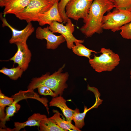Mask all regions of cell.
Wrapping results in <instances>:
<instances>
[{
	"label": "cell",
	"instance_id": "cell-7",
	"mask_svg": "<svg viewBox=\"0 0 131 131\" xmlns=\"http://www.w3.org/2000/svg\"><path fill=\"white\" fill-rule=\"evenodd\" d=\"M49 29L53 33H58L61 34L65 39L67 48L72 49L76 42L81 43L84 40H79L73 36V33L74 30V27L71 20L68 18L65 25L63 23L55 21H52L49 26Z\"/></svg>",
	"mask_w": 131,
	"mask_h": 131
},
{
	"label": "cell",
	"instance_id": "cell-2",
	"mask_svg": "<svg viewBox=\"0 0 131 131\" xmlns=\"http://www.w3.org/2000/svg\"><path fill=\"white\" fill-rule=\"evenodd\" d=\"M65 66L64 64L52 74L48 72L40 77L33 78L27 87L28 89L34 90L40 86H45L51 89L57 96H62L65 89L67 88L66 82L69 77L68 72L62 73Z\"/></svg>",
	"mask_w": 131,
	"mask_h": 131
},
{
	"label": "cell",
	"instance_id": "cell-11",
	"mask_svg": "<svg viewBox=\"0 0 131 131\" xmlns=\"http://www.w3.org/2000/svg\"><path fill=\"white\" fill-rule=\"evenodd\" d=\"M32 0H4L0 2L1 7H4L3 16L8 14L16 16L21 12Z\"/></svg>",
	"mask_w": 131,
	"mask_h": 131
},
{
	"label": "cell",
	"instance_id": "cell-12",
	"mask_svg": "<svg viewBox=\"0 0 131 131\" xmlns=\"http://www.w3.org/2000/svg\"><path fill=\"white\" fill-rule=\"evenodd\" d=\"M58 4V2L54 3L48 10L39 14L36 21L38 22L40 25H49L54 21L60 23L63 22L59 12Z\"/></svg>",
	"mask_w": 131,
	"mask_h": 131
},
{
	"label": "cell",
	"instance_id": "cell-20",
	"mask_svg": "<svg viewBox=\"0 0 131 131\" xmlns=\"http://www.w3.org/2000/svg\"><path fill=\"white\" fill-rule=\"evenodd\" d=\"M113 3L114 7L120 10L131 11V0H109Z\"/></svg>",
	"mask_w": 131,
	"mask_h": 131
},
{
	"label": "cell",
	"instance_id": "cell-27",
	"mask_svg": "<svg viewBox=\"0 0 131 131\" xmlns=\"http://www.w3.org/2000/svg\"><path fill=\"white\" fill-rule=\"evenodd\" d=\"M4 0H0V2Z\"/></svg>",
	"mask_w": 131,
	"mask_h": 131
},
{
	"label": "cell",
	"instance_id": "cell-25",
	"mask_svg": "<svg viewBox=\"0 0 131 131\" xmlns=\"http://www.w3.org/2000/svg\"><path fill=\"white\" fill-rule=\"evenodd\" d=\"M48 1L52 3L53 4L54 3L58 2L59 0H48Z\"/></svg>",
	"mask_w": 131,
	"mask_h": 131
},
{
	"label": "cell",
	"instance_id": "cell-13",
	"mask_svg": "<svg viewBox=\"0 0 131 131\" xmlns=\"http://www.w3.org/2000/svg\"><path fill=\"white\" fill-rule=\"evenodd\" d=\"M66 100L62 96L53 98L49 103L50 106H55L59 108L66 118V120L71 123L75 109L68 107L66 104Z\"/></svg>",
	"mask_w": 131,
	"mask_h": 131
},
{
	"label": "cell",
	"instance_id": "cell-17",
	"mask_svg": "<svg viewBox=\"0 0 131 131\" xmlns=\"http://www.w3.org/2000/svg\"><path fill=\"white\" fill-rule=\"evenodd\" d=\"M39 127L40 131H65L49 118L41 121Z\"/></svg>",
	"mask_w": 131,
	"mask_h": 131
},
{
	"label": "cell",
	"instance_id": "cell-9",
	"mask_svg": "<svg viewBox=\"0 0 131 131\" xmlns=\"http://www.w3.org/2000/svg\"><path fill=\"white\" fill-rule=\"evenodd\" d=\"M2 13L0 14V18L2 22L3 27L7 26L11 30L12 35L9 41V43L12 44L17 42H26L29 37L34 31V28L31 22L28 23L26 26L23 30L16 29L11 26L7 22L5 17L2 16Z\"/></svg>",
	"mask_w": 131,
	"mask_h": 131
},
{
	"label": "cell",
	"instance_id": "cell-6",
	"mask_svg": "<svg viewBox=\"0 0 131 131\" xmlns=\"http://www.w3.org/2000/svg\"><path fill=\"white\" fill-rule=\"evenodd\" d=\"M93 0H70L65 8L67 17L78 21L87 16Z\"/></svg>",
	"mask_w": 131,
	"mask_h": 131
},
{
	"label": "cell",
	"instance_id": "cell-15",
	"mask_svg": "<svg viewBox=\"0 0 131 131\" xmlns=\"http://www.w3.org/2000/svg\"><path fill=\"white\" fill-rule=\"evenodd\" d=\"M102 101L103 100L99 98H96L94 104L89 108H88L86 106H84V111L81 113H80L79 109H75L72 117V120L74 122L75 126L79 129H82L85 125L84 120L87 112L92 108H97L102 103Z\"/></svg>",
	"mask_w": 131,
	"mask_h": 131
},
{
	"label": "cell",
	"instance_id": "cell-4",
	"mask_svg": "<svg viewBox=\"0 0 131 131\" xmlns=\"http://www.w3.org/2000/svg\"><path fill=\"white\" fill-rule=\"evenodd\" d=\"M131 22V11L120 10L115 8L103 16L102 28L113 32L120 30L123 25Z\"/></svg>",
	"mask_w": 131,
	"mask_h": 131
},
{
	"label": "cell",
	"instance_id": "cell-24",
	"mask_svg": "<svg viewBox=\"0 0 131 131\" xmlns=\"http://www.w3.org/2000/svg\"><path fill=\"white\" fill-rule=\"evenodd\" d=\"M38 93L41 95H49L53 98L57 97L56 94L49 88L45 86H40L37 88Z\"/></svg>",
	"mask_w": 131,
	"mask_h": 131
},
{
	"label": "cell",
	"instance_id": "cell-14",
	"mask_svg": "<svg viewBox=\"0 0 131 131\" xmlns=\"http://www.w3.org/2000/svg\"><path fill=\"white\" fill-rule=\"evenodd\" d=\"M47 116L40 113H35L29 117L26 121L24 122H15V128L13 129L7 128L6 130L9 131H19L22 128L26 126H35L39 127L41 121L46 119Z\"/></svg>",
	"mask_w": 131,
	"mask_h": 131
},
{
	"label": "cell",
	"instance_id": "cell-22",
	"mask_svg": "<svg viewBox=\"0 0 131 131\" xmlns=\"http://www.w3.org/2000/svg\"><path fill=\"white\" fill-rule=\"evenodd\" d=\"M120 34L124 38L131 39V22L121 28Z\"/></svg>",
	"mask_w": 131,
	"mask_h": 131
},
{
	"label": "cell",
	"instance_id": "cell-1",
	"mask_svg": "<svg viewBox=\"0 0 131 131\" xmlns=\"http://www.w3.org/2000/svg\"><path fill=\"white\" fill-rule=\"evenodd\" d=\"M114 8V4L109 0H93L87 16L83 19L84 24L80 29L86 37H90L95 33H102L104 15Z\"/></svg>",
	"mask_w": 131,
	"mask_h": 131
},
{
	"label": "cell",
	"instance_id": "cell-16",
	"mask_svg": "<svg viewBox=\"0 0 131 131\" xmlns=\"http://www.w3.org/2000/svg\"><path fill=\"white\" fill-rule=\"evenodd\" d=\"M53 111L55 113L53 116L49 118L54 121L60 127L65 131H81L73 125L71 123L62 119L60 116V113L58 111L54 110Z\"/></svg>",
	"mask_w": 131,
	"mask_h": 131
},
{
	"label": "cell",
	"instance_id": "cell-10",
	"mask_svg": "<svg viewBox=\"0 0 131 131\" xmlns=\"http://www.w3.org/2000/svg\"><path fill=\"white\" fill-rule=\"evenodd\" d=\"M17 47V51L9 60L16 63L25 71L28 67L30 62L32 54L26 42H17L15 43Z\"/></svg>",
	"mask_w": 131,
	"mask_h": 131
},
{
	"label": "cell",
	"instance_id": "cell-8",
	"mask_svg": "<svg viewBox=\"0 0 131 131\" xmlns=\"http://www.w3.org/2000/svg\"><path fill=\"white\" fill-rule=\"evenodd\" d=\"M35 36L38 39H45L46 40V47L49 49H55L66 41L61 35L57 36L54 34L49 29V25L43 28L40 26L38 27L36 30Z\"/></svg>",
	"mask_w": 131,
	"mask_h": 131
},
{
	"label": "cell",
	"instance_id": "cell-21",
	"mask_svg": "<svg viewBox=\"0 0 131 131\" xmlns=\"http://www.w3.org/2000/svg\"><path fill=\"white\" fill-rule=\"evenodd\" d=\"M70 0H61L58 3V8L59 14L62 18L63 22L66 23L69 18L66 14L65 8L66 6Z\"/></svg>",
	"mask_w": 131,
	"mask_h": 131
},
{
	"label": "cell",
	"instance_id": "cell-26",
	"mask_svg": "<svg viewBox=\"0 0 131 131\" xmlns=\"http://www.w3.org/2000/svg\"><path fill=\"white\" fill-rule=\"evenodd\" d=\"M130 78H131V70L130 71Z\"/></svg>",
	"mask_w": 131,
	"mask_h": 131
},
{
	"label": "cell",
	"instance_id": "cell-3",
	"mask_svg": "<svg viewBox=\"0 0 131 131\" xmlns=\"http://www.w3.org/2000/svg\"><path fill=\"white\" fill-rule=\"evenodd\" d=\"M100 52L101 54L99 56L94 55L93 58L89 60L90 66L96 71H111L119 64V55L109 49L102 48Z\"/></svg>",
	"mask_w": 131,
	"mask_h": 131
},
{
	"label": "cell",
	"instance_id": "cell-18",
	"mask_svg": "<svg viewBox=\"0 0 131 131\" xmlns=\"http://www.w3.org/2000/svg\"><path fill=\"white\" fill-rule=\"evenodd\" d=\"M24 72L22 69L19 66L10 68L3 67L0 70V73L6 75L11 79L14 80L21 77Z\"/></svg>",
	"mask_w": 131,
	"mask_h": 131
},
{
	"label": "cell",
	"instance_id": "cell-19",
	"mask_svg": "<svg viewBox=\"0 0 131 131\" xmlns=\"http://www.w3.org/2000/svg\"><path fill=\"white\" fill-rule=\"evenodd\" d=\"M75 43V45L72 48V49L73 52L78 56L85 57L90 59L92 52H94L96 53H98L87 48L79 42H76Z\"/></svg>",
	"mask_w": 131,
	"mask_h": 131
},
{
	"label": "cell",
	"instance_id": "cell-5",
	"mask_svg": "<svg viewBox=\"0 0 131 131\" xmlns=\"http://www.w3.org/2000/svg\"><path fill=\"white\" fill-rule=\"evenodd\" d=\"M53 5L48 0H32L21 12L15 16L27 23L36 21L39 14L48 10Z\"/></svg>",
	"mask_w": 131,
	"mask_h": 131
},
{
	"label": "cell",
	"instance_id": "cell-23",
	"mask_svg": "<svg viewBox=\"0 0 131 131\" xmlns=\"http://www.w3.org/2000/svg\"><path fill=\"white\" fill-rule=\"evenodd\" d=\"M0 107L5 108L7 106H10L13 102V98L6 96L0 91Z\"/></svg>",
	"mask_w": 131,
	"mask_h": 131
}]
</instances>
